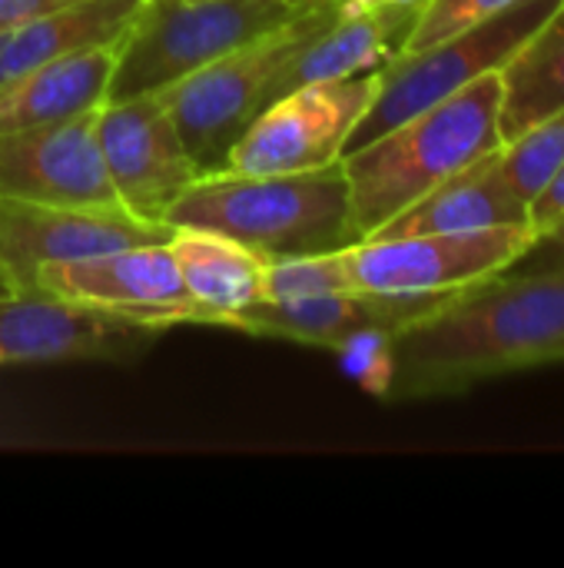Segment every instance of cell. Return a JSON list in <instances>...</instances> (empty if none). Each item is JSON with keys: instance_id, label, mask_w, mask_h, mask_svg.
<instances>
[{"instance_id": "f546056e", "label": "cell", "mask_w": 564, "mask_h": 568, "mask_svg": "<svg viewBox=\"0 0 564 568\" xmlns=\"http://www.w3.org/2000/svg\"><path fill=\"white\" fill-rule=\"evenodd\" d=\"M0 37H3V33H0Z\"/></svg>"}, {"instance_id": "3957f363", "label": "cell", "mask_w": 564, "mask_h": 568, "mask_svg": "<svg viewBox=\"0 0 564 568\" xmlns=\"http://www.w3.org/2000/svg\"><path fill=\"white\" fill-rule=\"evenodd\" d=\"M166 223L229 236L266 263L359 243L342 163L266 176L203 173L170 206Z\"/></svg>"}, {"instance_id": "83f0119b", "label": "cell", "mask_w": 564, "mask_h": 568, "mask_svg": "<svg viewBox=\"0 0 564 568\" xmlns=\"http://www.w3.org/2000/svg\"><path fill=\"white\" fill-rule=\"evenodd\" d=\"M366 7H422V0H346V10H366Z\"/></svg>"}, {"instance_id": "d6986e66", "label": "cell", "mask_w": 564, "mask_h": 568, "mask_svg": "<svg viewBox=\"0 0 564 568\" xmlns=\"http://www.w3.org/2000/svg\"><path fill=\"white\" fill-rule=\"evenodd\" d=\"M140 7L143 0H70L23 20L0 37V83L57 57L120 43Z\"/></svg>"}, {"instance_id": "4fadbf2b", "label": "cell", "mask_w": 564, "mask_h": 568, "mask_svg": "<svg viewBox=\"0 0 564 568\" xmlns=\"http://www.w3.org/2000/svg\"><path fill=\"white\" fill-rule=\"evenodd\" d=\"M27 290H43L166 329L193 323V300L166 243L126 246L66 263H43Z\"/></svg>"}, {"instance_id": "d4e9b609", "label": "cell", "mask_w": 564, "mask_h": 568, "mask_svg": "<svg viewBox=\"0 0 564 568\" xmlns=\"http://www.w3.org/2000/svg\"><path fill=\"white\" fill-rule=\"evenodd\" d=\"M564 223V163L555 176L542 186V193L529 203V226L542 240Z\"/></svg>"}, {"instance_id": "30bf717a", "label": "cell", "mask_w": 564, "mask_h": 568, "mask_svg": "<svg viewBox=\"0 0 564 568\" xmlns=\"http://www.w3.org/2000/svg\"><path fill=\"white\" fill-rule=\"evenodd\" d=\"M166 326L63 300L43 290L0 296V366L20 363H126L146 353Z\"/></svg>"}, {"instance_id": "f1b7e54d", "label": "cell", "mask_w": 564, "mask_h": 568, "mask_svg": "<svg viewBox=\"0 0 564 568\" xmlns=\"http://www.w3.org/2000/svg\"><path fill=\"white\" fill-rule=\"evenodd\" d=\"M3 293H10V286H7V280H3V273H0V296H3Z\"/></svg>"}, {"instance_id": "5b68a950", "label": "cell", "mask_w": 564, "mask_h": 568, "mask_svg": "<svg viewBox=\"0 0 564 568\" xmlns=\"http://www.w3.org/2000/svg\"><path fill=\"white\" fill-rule=\"evenodd\" d=\"M342 10L346 0H326L283 30L206 63L163 90L180 136L203 173L226 170L229 150L266 106L269 80L302 43L336 23Z\"/></svg>"}, {"instance_id": "7402d4cb", "label": "cell", "mask_w": 564, "mask_h": 568, "mask_svg": "<svg viewBox=\"0 0 564 568\" xmlns=\"http://www.w3.org/2000/svg\"><path fill=\"white\" fill-rule=\"evenodd\" d=\"M346 250L312 253V256H296V260H273L266 270V300L289 303V300H309V296L356 290L352 276H349Z\"/></svg>"}, {"instance_id": "44dd1931", "label": "cell", "mask_w": 564, "mask_h": 568, "mask_svg": "<svg viewBox=\"0 0 564 568\" xmlns=\"http://www.w3.org/2000/svg\"><path fill=\"white\" fill-rule=\"evenodd\" d=\"M564 163V110L522 130L499 146V166L515 196L529 206Z\"/></svg>"}, {"instance_id": "7c38bea8", "label": "cell", "mask_w": 564, "mask_h": 568, "mask_svg": "<svg viewBox=\"0 0 564 568\" xmlns=\"http://www.w3.org/2000/svg\"><path fill=\"white\" fill-rule=\"evenodd\" d=\"M96 110L0 133V196L50 206H120L96 143Z\"/></svg>"}, {"instance_id": "ffe728a7", "label": "cell", "mask_w": 564, "mask_h": 568, "mask_svg": "<svg viewBox=\"0 0 564 568\" xmlns=\"http://www.w3.org/2000/svg\"><path fill=\"white\" fill-rule=\"evenodd\" d=\"M502 77V143L564 110V0L512 53Z\"/></svg>"}, {"instance_id": "603a6c76", "label": "cell", "mask_w": 564, "mask_h": 568, "mask_svg": "<svg viewBox=\"0 0 564 568\" xmlns=\"http://www.w3.org/2000/svg\"><path fill=\"white\" fill-rule=\"evenodd\" d=\"M509 3H515V0H422L416 23L399 53H412V50L432 47L452 33H462V30L502 13Z\"/></svg>"}, {"instance_id": "ac0fdd59", "label": "cell", "mask_w": 564, "mask_h": 568, "mask_svg": "<svg viewBox=\"0 0 564 568\" xmlns=\"http://www.w3.org/2000/svg\"><path fill=\"white\" fill-rule=\"evenodd\" d=\"M495 226H529V206L515 196L499 166V150L442 180L409 210L392 216L372 236H419V233H465ZM369 236V240H372Z\"/></svg>"}, {"instance_id": "9a60e30c", "label": "cell", "mask_w": 564, "mask_h": 568, "mask_svg": "<svg viewBox=\"0 0 564 568\" xmlns=\"http://www.w3.org/2000/svg\"><path fill=\"white\" fill-rule=\"evenodd\" d=\"M419 7H366L342 10L336 23L302 43L269 80L266 106L306 83L342 80L382 70L406 43ZM263 106V110H266Z\"/></svg>"}, {"instance_id": "277c9868", "label": "cell", "mask_w": 564, "mask_h": 568, "mask_svg": "<svg viewBox=\"0 0 564 568\" xmlns=\"http://www.w3.org/2000/svg\"><path fill=\"white\" fill-rule=\"evenodd\" d=\"M326 0H143L110 80V100L166 90Z\"/></svg>"}, {"instance_id": "8992f818", "label": "cell", "mask_w": 564, "mask_h": 568, "mask_svg": "<svg viewBox=\"0 0 564 568\" xmlns=\"http://www.w3.org/2000/svg\"><path fill=\"white\" fill-rule=\"evenodd\" d=\"M562 0H515L502 13L452 33L432 47L396 53L379 70V90L356 123L346 150H356L386 130L406 123L409 116L442 103L472 80L502 70L512 53L552 17Z\"/></svg>"}, {"instance_id": "7a4b0ae2", "label": "cell", "mask_w": 564, "mask_h": 568, "mask_svg": "<svg viewBox=\"0 0 564 568\" xmlns=\"http://www.w3.org/2000/svg\"><path fill=\"white\" fill-rule=\"evenodd\" d=\"M499 113L502 77L495 70L382 136L346 150L339 163L349 183L359 240L379 233L392 216L409 210L452 173L499 150Z\"/></svg>"}, {"instance_id": "52a82bcc", "label": "cell", "mask_w": 564, "mask_h": 568, "mask_svg": "<svg viewBox=\"0 0 564 568\" xmlns=\"http://www.w3.org/2000/svg\"><path fill=\"white\" fill-rule=\"evenodd\" d=\"M379 90V70L306 83L273 100L229 150L233 173H302L342 160L346 143Z\"/></svg>"}, {"instance_id": "2e32d148", "label": "cell", "mask_w": 564, "mask_h": 568, "mask_svg": "<svg viewBox=\"0 0 564 568\" xmlns=\"http://www.w3.org/2000/svg\"><path fill=\"white\" fill-rule=\"evenodd\" d=\"M120 43L90 47L50 63L30 67L0 83V133L60 123L90 113L110 100V80L120 60Z\"/></svg>"}, {"instance_id": "ba28073f", "label": "cell", "mask_w": 564, "mask_h": 568, "mask_svg": "<svg viewBox=\"0 0 564 568\" xmlns=\"http://www.w3.org/2000/svg\"><path fill=\"white\" fill-rule=\"evenodd\" d=\"M539 243L532 226H495L465 233L372 236L346 250L356 290L452 293L509 273Z\"/></svg>"}, {"instance_id": "cb8c5ba5", "label": "cell", "mask_w": 564, "mask_h": 568, "mask_svg": "<svg viewBox=\"0 0 564 568\" xmlns=\"http://www.w3.org/2000/svg\"><path fill=\"white\" fill-rule=\"evenodd\" d=\"M329 353H336L342 373L349 379H356L369 396L389 399L392 369H396V359H392V333L362 329V333H352L342 343H336Z\"/></svg>"}, {"instance_id": "9c48e42d", "label": "cell", "mask_w": 564, "mask_h": 568, "mask_svg": "<svg viewBox=\"0 0 564 568\" xmlns=\"http://www.w3.org/2000/svg\"><path fill=\"white\" fill-rule=\"evenodd\" d=\"M96 143L120 206L150 223H166L170 206L203 176L163 90L106 100L96 110Z\"/></svg>"}, {"instance_id": "484cf974", "label": "cell", "mask_w": 564, "mask_h": 568, "mask_svg": "<svg viewBox=\"0 0 564 568\" xmlns=\"http://www.w3.org/2000/svg\"><path fill=\"white\" fill-rule=\"evenodd\" d=\"M60 3H70V0H0V33L20 27L23 20L43 13V10H53Z\"/></svg>"}, {"instance_id": "e0dca14e", "label": "cell", "mask_w": 564, "mask_h": 568, "mask_svg": "<svg viewBox=\"0 0 564 568\" xmlns=\"http://www.w3.org/2000/svg\"><path fill=\"white\" fill-rule=\"evenodd\" d=\"M166 246L193 300L196 326H223L229 316L266 300L269 263L243 243L196 226H173Z\"/></svg>"}, {"instance_id": "8fae6325", "label": "cell", "mask_w": 564, "mask_h": 568, "mask_svg": "<svg viewBox=\"0 0 564 568\" xmlns=\"http://www.w3.org/2000/svg\"><path fill=\"white\" fill-rule=\"evenodd\" d=\"M170 236V223L140 220L123 206H50L0 196V273L10 290H27L43 263L166 243Z\"/></svg>"}, {"instance_id": "5bb4252c", "label": "cell", "mask_w": 564, "mask_h": 568, "mask_svg": "<svg viewBox=\"0 0 564 568\" xmlns=\"http://www.w3.org/2000/svg\"><path fill=\"white\" fill-rule=\"evenodd\" d=\"M455 293L459 290H452V293L346 290V293H326V296L289 300V303L263 300V303L229 316L223 323V329H239L246 336L332 349L336 343H342L346 336L362 333V329H382V333L399 336L402 329L432 316Z\"/></svg>"}, {"instance_id": "4316f807", "label": "cell", "mask_w": 564, "mask_h": 568, "mask_svg": "<svg viewBox=\"0 0 564 568\" xmlns=\"http://www.w3.org/2000/svg\"><path fill=\"white\" fill-rule=\"evenodd\" d=\"M525 260H535V270L539 266H562L564 263V223L558 230H552L548 236H542Z\"/></svg>"}, {"instance_id": "6da1fadb", "label": "cell", "mask_w": 564, "mask_h": 568, "mask_svg": "<svg viewBox=\"0 0 564 568\" xmlns=\"http://www.w3.org/2000/svg\"><path fill=\"white\" fill-rule=\"evenodd\" d=\"M389 399L465 393L492 376L564 363V263L459 290L392 336Z\"/></svg>"}]
</instances>
